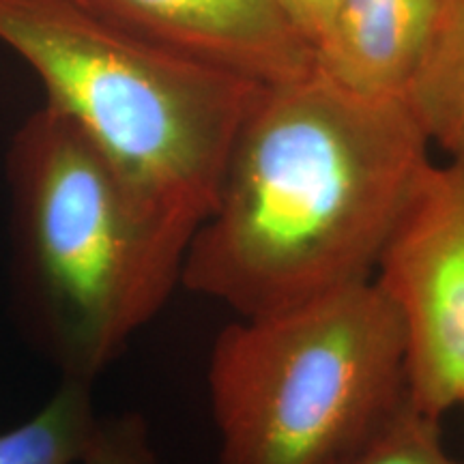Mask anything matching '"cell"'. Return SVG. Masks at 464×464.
<instances>
[{
	"instance_id": "1",
	"label": "cell",
	"mask_w": 464,
	"mask_h": 464,
	"mask_svg": "<svg viewBox=\"0 0 464 464\" xmlns=\"http://www.w3.org/2000/svg\"><path fill=\"white\" fill-rule=\"evenodd\" d=\"M430 149L402 97L357 95L316 69L265 86L181 286L252 318L370 282Z\"/></svg>"
},
{
	"instance_id": "2",
	"label": "cell",
	"mask_w": 464,
	"mask_h": 464,
	"mask_svg": "<svg viewBox=\"0 0 464 464\" xmlns=\"http://www.w3.org/2000/svg\"><path fill=\"white\" fill-rule=\"evenodd\" d=\"M7 183L22 327L63 379L95 382L181 284L196 230L144 205L48 103L17 127Z\"/></svg>"
},
{
	"instance_id": "3",
	"label": "cell",
	"mask_w": 464,
	"mask_h": 464,
	"mask_svg": "<svg viewBox=\"0 0 464 464\" xmlns=\"http://www.w3.org/2000/svg\"><path fill=\"white\" fill-rule=\"evenodd\" d=\"M0 44L155 213L198 228L265 84L121 31L75 0H0Z\"/></svg>"
},
{
	"instance_id": "4",
	"label": "cell",
	"mask_w": 464,
	"mask_h": 464,
	"mask_svg": "<svg viewBox=\"0 0 464 464\" xmlns=\"http://www.w3.org/2000/svg\"><path fill=\"white\" fill-rule=\"evenodd\" d=\"M207 385L218 464H338L409 400L402 321L374 280L237 316Z\"/></svg>"
},
{
	"instance_id": "5",
	"label": "cell",
	"mask_w": 464,
	"mask_h": 464,
	"mask_svg": "<svg viewBox=\"0 0 464 464\" xmlns=\"http://www.w3.org/2000/svg\"><path fill=\"white\" fill-rule=\"evenodd\" d=\"M372 280L402 321L409 402L440 421L464 396V153L426 168Z\"/></svg>"
},
{
	"instance_id": "6",
	"label": "cell",
	"mask_w": 464,
	"mask_h": 464,
	"mask_svg": "<svg viewBox=\"0 0 464 464\" xmlns=\"http://www.w3.org/2000/svg\"><path fill=\"white\" fill-rule=\"evenodd\" d=\"M121 31L274 86L314 69L276 0H75Z\"/></svg>"
},
{
	"instance_id": "7",
	"label": "cell",
	"mask_w": 464,
	"mask_h": 464,
	"mask_svg": "<svg viewBox=\"0 0 464 464\" xmlns=\"http://www.w3.org/2000/svg\"><path fill=\"white\" fill-rule=\"evenodd\" d=\"M448 0H342L314 48V69L363 97H402Z\"/></svg>"
},
{
	"instance_id": "8",
	"label": "cell",
	"mask_w": 464,
	"mask_h": 464,
	"mask_svg": "<svg viewBox=\"0 0 464 464\" xmlns=\"http://www.w3.org/2000/svg\"><path fill=\"white\" fill-rule=\"evenodd\" d=\"M430 147L464 153V0H448L434 39L404 92Z\"/></svg>"
},
{
	"instance_id": "9",
	"label": "cell",
	"mask_w": 464,
	"mask_h": 464,
	"mask_svg": "<svg viewBox=\"0 0 464 464\" xmlns=\"http://www.w3.org/2000/svg\"><path fill=\"white\" fill-rule=\"evenodd\" d=\"M92 382L63 379L42 409L0 434V464H78L100 420Z\"/></svg>"
},
{
	"instance_id": "10",
	"label": "cell",
	"mask_w": 464,
	"mask_h": 464,
	"mask_svg": "<svg viewBox=\"0 0 464 464\" xmlns=\"http://www.w3.org/2000/svg\"><path fill=\"white\" fill-rule=\"evenodd\" d=\"M338 464H464L445 448L440 421L406 400L374 434Z\"/></svg>"
},
{
	"instance_id": "11",
	"label": "cell",
	"mask_w": 464,
	"mask_h": 464,
	"mask_svg": "<svg viewBox=\"0 0 464 464\" xmlns=\"http://www.w3.org/2000/svg\"><path fill=\"white\" fill-rule=\"evenodd\" d=\"M78 464H164L155 454L142 415L100 417Z\"/></svg>"
},
{
	"instance_id": "12",
	"label": "cell",
	"mask_w": 464,
	"mask_h": 464,
	"mask_svg": "<svg viewBox=\"0 0 464 464\" xmlns=\"http://www.w3.org/2000/svg\"><path fill=\"white\" fill-rule=\"evenodd\" d=\"M290 26L314 52L316 44L332 24L342 0H276Z\"/></svg>"
},
{
	"instance_id": "13",
	"label": "cell",
	"mask_w": 464,
	"mask_h": 464,
	"mask_svg": "<svg viewBox=\"0 0 464 464\" xmlns=\"http://www.w3.org/2000/svg\"><path fill=\"white\" fill-rule=\"evenodd\" d=\"M462 404H464V396H462Z\"/></svg>"
}]
</instances>
